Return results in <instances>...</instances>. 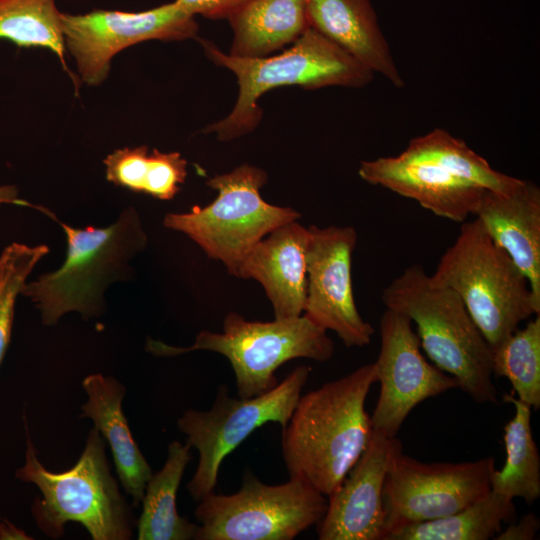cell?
<instances>
[{
    "label": "cell",
    "mask_w": 540,
    "mask_h": 540,
    "mask_svg": "<svg viewBox=\"0 0 540 540\" xmlns=\"http://www.w3.org/2000/svg\"><path fill=\"white\" fill-rule=\"evenodd\" d=\"M401 442L373 429L370 441L342 483L328 497L317 524L320 540H382L383 487Z\"/></svg>",
    "instance_id": "obj_15"
},
{
    "label": "cell",
    "mask_w": 540,
    "mask_h": 540,
    "mask_svg": "<svg viewBox=\"0 0 540 540\" xmlns=\"http://www.w3.org/2000/svg\"><path fill=\"white\" fill-rule=\"evenodd\" d=\"M491 239L525 275L540 306V189L522 182L507 193L486 189L475 214Z\"/></svg>",
    "instance_id": "obj_18"
},
{
    "label": "cell",
    "mask_w": 540,
    "mask_h": 540,
    "mask_svg": "<svg viewBox=\"0 0 540 540\" xmlns=\"http://www.w3.org/2000/svg\"><path fill=\"white\" fill-rule=\"evenodd\" d=\"M327 504V497L304 481L267 485L247 472L238 492H212L199 500L195 539L291 540L318 524Z\"/></svg>",
    "instance_id": "obj_9"
},
{
    "label": "cell",
    "mask_w": 540,
    "mask_h": 540,
    "mask_svg": "<svg viewBox=\"0 0 540 540\" xmlns=\"http://www.w3.org/2000/svg\"><path fill=\"white\" fill-rule=\"evenodd\" d=\"M326 332L304 314L261 322L248 321L240 314L230 312L224 318L222 333L203 330L189 347L172 346L149 338L146 350L163 357L196 350L219 353L233 368L238 397L250 398L277 384L274 373L285 362L296 358L328 361L334 353V343Z\"/></svg>",
    "instance_id": "obj_7"
},
{
    "label": "cell",
    "mask_w": 540,
    "mask_h": 540,
    "mask_svg": "<svg viewBox=\"0 0 540 540\" xmlns=\"http://www.w3.org/2000/svg\"><path fill=\"white\" fill-rule=\"evenodd\" d=\"M375 382L370 363L300 396L282 433L290 479L326 497L337 489L370 441L373 427L365 401Z\"/></svg>",
    "instance_id": "obj_1"
},
{
    "label": "cell",
    "mask_w": 540,
    "mask_h": 540,
    "mask_svg": "<svg viewBox=\"0 0 540 540\" xmlns=\"http://www.w3.org/2000/svg\"><path fill=\"white\" fill-rule=\"evenodd\" d=\"M206 56L231 70L239 93L228 116L210 124L206 133L231 141L253 131L262 118L258 99L268 90L297 85L305 89L328 86L361 88L374 73L311 27L283 53L262 58H238L221 52L215 44L200 39Z\"/></svg>",
    "instance_id": "obj_5"
},
{
    "label": "cell",
    "mask_w": 540,
    "mask_h": 540,
    "mask_svg": "<svg viewBox=\"0 0 540 540\" xmlns=\"http://www.w3.org/2000/svg\"><path fill=\"white\" fill-rule=\"evenodd\" d=\"M53 219L66 236L65 260L57 270L26 282L21 295L35 305L45 326L56 325L69 312L85 320L99 317L106 311V289L132 277L130 262L148 245L140 214L128 207L101 228H76Z\"/></svg>",
    "instance_id": "obj_3"
},
{
    "label": "cell",
    "mask_w": 540,
    "mask_h": 540,
    "mask_svg": "<svg viewBox=\"0 0 540 540\" xmlns=\"http://www.w3.org/2000/svg\"><path fill=\"white\" fill-rule=\"evenodd\" d=\"M430 279L460 296L492 349L540 314L525 275L477 218L462 223Z\"/></svg>",
    "instance_id": "obj_6"
},
{
    "label": "cell",
    "mask_w": 540,
    "mask_h": 540,
    "mask_svg": "<svg viewBox=\"0 0 540 540\" xmlns=\"http://www.w3.org/2000/svg\"><path fill=\"white\" fill-rule=\"evenodd\" d=\"M380 339V352L374 362L380 394L370 418L374 430L395 437L419 403L457 388L458 383L425 359L412 322L404 314L384 311Z\"/></svg>",
    "instance_id": "obj_13"
},
{
    "label": "cell",
    "mask_w": 540,
    "mask_h": 540,
    "mask_svg": "<svg viewBox=\"0 0 540 540\" xmlns=\"http://www.w3.org/2000/svg\"><path fill=\"white\" fill-rule=\"evenodd\" d=\"M309 27L397 88L404 86L370 0H308Z\"/></svg>",
    "instance_id": "obj_19"
},
{
    "label": "cell",
    "mask_w": 540,
    "mask_h": 540,
    "mask_svg": "<svg viewBox=\"0 0 540 540\" xmlns=\"http://www.w3.org/2000/svg\"><path fill=\"white\" fill-rule=\"evenodd\" d=\"M103 162L109 182L160 200L173 199L187 175V161L180 153H149L147 146L117 149Z\"/></svg>",
    "instance_id": "obj_25"
},
{
    "label": "cell",
    "mask_w": 540,
    "mask_h": 540,
    "mask_svg": "<svg viewBox=\"0 0 540 540\" xmlns=\"http://www.w3.org/2000/svg\"><path fill=\"white\" fill-rule=\"evenodd\" d=\"M3 204H14V205H20V206H30L34 207L36 209L39 208V206H35L30 204L29 202L20 199L18 196V190L15 186L12 185H4L0 186V206Z\"/></svg>",
    "instance_id": "obj_33"
},
{
    "label": "cell",
    "mask_w": 540,
    "mask_h": 540,
    "mask_svg": "<svg viewBox=\"0 0 540 540\" xmlns=\"http://www.w3.org/2000/svg\"><path fill=\"white\" fill-rule=\"evenodd\" d=\"M309 230L297 221L275 228L240 264L235 277L260 283L275 319L302 315L307 289Z\"/></svg>",
    "instance_id": "obj_17"
},
{
    "label": "cell",
    "mask_w": 540,
    "mask_h": 540,
    "mask_svg": "<svg viewBox=\"0 0 540 540\" xmlns=\"http://www.w3.org/2000/svg\"><path fill=\"white\" fill-rule=\"evenodd\" d=\"M61 27L65 48L74 57L81 79L90 86L107 78L111 60L121 50L147 40L193 38L198 32L194 16L175 2L141 12L61 13Z\"/></svg>",
    "instance_id": "obj_12"
},
{
    "label": "cell",
    "mask_w": 540,
    "mask_h": 540,
    "mask_svg": "<svg viewBox=\"0 0 540 540\" xmlns=\"http://www.w3.org/2000/svg\"><path fill=\"white\" fill-rule=\"evenodd\" d=\"M493 457L461 463H423L398 452L383 487L384 533L458 512L491 490Z\"/></svg>",
    "instance_id": "obj_11"
},
{
    "label": "cell",
    "mask_w": 540,
    "mask_h": 540,
    "mask_svg": "<svg viewBox=\"0 0 540 540\" xmlns=\"http://www.w3.org/2000/svg\"><path fill=\"white\" fill-rule=\"evenodd\" d=\"M87 401L81 406L82 418H89L108 442L119 481L138 507L152 469L135 442L124 415L125 386L112 376L90 374L82 381Z\"/></svg>",
    "instance_id": "obj_20"
},
{
    "label": "cell",
    "mask_w": 540,
    "mask_h": 540,
    "mask_svg": "<svg viewBox=\"0 0 540 540\" xmlns=\"http://www.w3.org/2000/svg\"><path fill=\"white\" fill-rule=\"evenodd\" d=\"M191 445L172 441L163 467L152 473L141 501L137 520L138 540L195 539L198 525L181 517L176 509V495L185 468L191 460Z\"/></svg>",
    "instance_id": "obj_22"
},
{
    "label": "cell",
    "mask_w": 540,
    "mask_h": 540,
    "mask_svg": "<svg viewBox=\"0 0 540 540\" xmlns=\"http://www.w3.org/2000/svg\"><path fill=\"white\" fill-rule=\"evenodd\" d=\"M247 0H175L185 12L208 19H228Z\"/></svg>",
    "instance_id": "obj_30"
},
{
    "label": "cell",
    "mask_w": 540,
    "mask_h": 540,
    "mask_svg": "<svg viewBox=\"0 0 540 540\" xmlns=\"http://www.w3.org/2000/svg\"><path fill=\"white\" fill-rule=\"evenodd\" d=\"M493 374L505 377L518 399L540 408V316L492 349Z\"/></svg>",
    "instance_id": "obj_28"
},
{
    "label": "cell",
    "mask_w": 540,
    "mask_h": 540,
    "mask_svg": "<svg viewBox=\"0 0 540 540\" xmlns=\"http://www.w3.org/2000/svg\"><path fill=\"white\" fill-rule=\"evenodd\" d=\"M30 537L23 529L17 527L7 519L0 520V540H30Z\"/></svg>",
    "instance_id": "obj_32"
},
{
    "label": "cell",
    "mask_w": 540,
    "mask_h": 540,
    "mask_svg": "<svg viewBox=\"0 0 540 540\" xmlns=\"http://www.w3.org/2000/svg\"><path fill=\"white\" fill-rule=\"evenodd\" d=\"M399 156L410 161L430 163L456 177L495 192H510L522 182L521 179L493 169L464 141L441 128L413 138Z\"/></svg>",
    "instance_id": "obj_26"
},
{
    "label": "cell",
    "mask_w": 540,
    "mask_h": 540,
    "mask_svg": "<svg viewBox=\"0 0 540 540\" xmlns=\"http://www.w3.org/2000/svg\"><path fill=\"white\" fill-rule=\"evenodd\" d=\"M308 230L303 314L321 329L335 332L347 347L370 344L374 328L360 315L352 285L356 230L352 226H311Z\"/></svg>",
    "instance_id": "obj_14"
},
{
    "label": "cell",
    "mask_w": 540,
    "mask_h": 540,
    "mask_svg": "<svg viewBox=\"0 0 540 540\" xmlns=\"http://www.w3.org/2000/svg\"><path fill=\"white\" fill-rule=\"evenodd\" d=\"M23 465L15 471L19 481L32 483L41 495L31 506L34 522L52 539L64 535L69 522L84 526L93 540H129L137 520L106 456V441L94 426L89 431L77 462L68 470L53 472L38 458L26 419Z\"/></svg>",
    "instance_id": "obj_2"
},
{
    "label": "cell",
    "mask_w": 540,
    "mask_h": 540,
    "mask_svg": "<svg viewBox=\"0 0 540 540\" xmlns=\"http://www.w3.org/2000/svg\"><path fill=\"white\" fill-rule=\"evenodd\" d=\"M358 174L370 184L415 200L437 216L461 223L476 214L486 190L435 165L399 155L362 161Z\"/></svg>",
    "instance_id": "obj_16"
},
{
    "label": "cell",
    "mask_w": 540,
    "mask_h": 540,
    "mask_svg": "<svg viewBox=\"0 0 540 540\" xmlns=\"http://www.w3.org/2000/svg\"><path fill=\"white\" fill-rule=\"evenodd\" d=\"M308 0H247L229 18L230 54L262 58L294 43L309 27Z\"/></svg>",
    "instance_id": "obj_21"
},
{
    "label": "cell",
    "mask_w": 540,
    "mask_h": 540,
    "mask_svg": "<svg viewBox=\"0 0 540 540\" xmlns=\"http://www.w3.org/2000/svg\"><path fill=\"white\" fill-rule=\"evenodd\" d=\"M311 369L299 366L281 383L250 398H233L220 385L207 411L186 410L177 420L187 443L199 453L195 473L187 484L190 496L199 501L212 493L224 458L252 432L268 422L284 428L301 396Z\"/></svg>",
    "instance_id": "obj_10"
},
{
    "label": "cell",
    "mask_w": 540,
    "mask_h": 540,
    "mask_svg": "<svg viewBox=\"0 0 540 540\" xmlns=\"http://www.w3.org/2000/svg\"><path fill=\"white\" fill-rule=\"evenodd\" d=\"M513 499L490 490L464 509L430 521L397 527L383 540H488L516 519Z\"/></svg>",
    "instance_id": "obj_23"
},
{
    "label": "cell",
    "mask_w": 540,
    "mask_h": 540,
    "mask_svg": "<svg viewBox=\"0 0 540 540\" xmlns=\"http://www.w3.org/2000/svg\"><path fill=\"white\" fill-rule=\"evenodd\" d=\"M48 253L45 244L13 242L0 254V365L11 341L17 297L35 266Z\"/></svg>",
    "instance_id": "obj_29"
},
{
    "label": "cell",
    "mask_w": 540,
    "mask_h": 540,
    "mask_svg": "<svg viewBox=\"0 0 540 540\" xmlns=\"http://www.w3.org/2000/svg\"><path fill=\"white\" fill-rule=\"evenodd\" d=\"M540 528V519L534 513H528L519 520L509 523L505 529L493 538L496 540H532Z\"/></svg>",
    "instance_id": "obj_31"
},
{
    "label": "cell",
    "mask_w": 540,
    "mask_h": 540,
    "mask_svg": "<svg viewBox=\"0 0 540 540\" xmlns=\"http://www.w3.org/2000/svg\"><path fill=\"white\" fill-rule=\"evenodd\" d=\"M503 400L514 405L515 414L504 426L506 459L491 474V490L533 504L540 497V457L531 429L532 408L513 393Z\"/></svg>",
    "instance_id": "obj_24"
},
{
    "label": "cell",
    "mask_w": 540,
    "mask_h": 540,
    "mask_svg": "<svg viewBox=\"0 0 540 540\" xmlns=\"http://www.w3.org/2000/svg\"><path fill=\"white\" fill-rule=\"evenodd\" d=\"M0 39L19 47L47 48L70 73L65 60L61 12L55 0H0Z\"/></svg>",
    "instance_id": "obj_27"
},
{
    "label": "cell",
    "mask_w": 540,
    "mask_h": 540,
    "mask_svg": "<svg viewBox=\"0 0 540 540\" xmlns=\"http://www.w3.org/2000/svg\"><path fill=\"white\" fill-rule=\"evenodd\" d=\"M267 179L263 169L249 164L216 175L206 182L218 192L213 202L195 205L186 213H167L163 225L187 235L236 276L242 261L262 238L301 217L291 207L272 205L262 198L260 190Z\"/></svg>",
    "instance_id": "obj_8"
},
{
    "label": "cell",
    "mask_w": 540,
    "mask_h": 540,
    "mask_svg": "<svg viewBox=\"0 0 540 540\" xmlns=\"http://www.w3.org/2000/svg\"><path fill=\"white\" fill-rule=\"evenodd\" d=\"M382 301L415 323L420 347L459 388L478 403H498L492 348L455 291L414 264L384 289Z\"/></svg>",
    "instance_id": "obj_4"
}]
</instances>
